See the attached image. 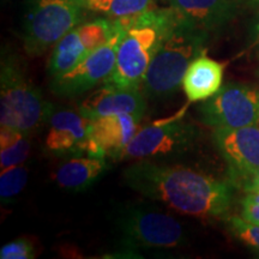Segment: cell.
<instances>
[{"instance_id":"2","label":"cell","mask_w":259,"mask_h":259,"mask_svg":"<svg viewBox=\"0 0 259 259\" xmlns=\"http://www.w3.org/2000/svg\"><path fill=\"white\" fill-rule=\"evenodd\" d=\"M178 14V12H177ZM209 35L191 27L178 15L163 32L160 46L149 66L142 92L151 100H164L183 87V78L192 60L205 51Z\"/></svg>"},{"instance_id":"4","label":"cell","mask_w":259,"mask_h":259,"mask_svg":"<svg viewBox=\"0 0 259 259\" xmlns=\"http://www.w3.org/2000/svg\"><path fill=\"white\" fill-rule=\"evenodd\" d=\"M177 11L151 9L150 24H134L126 28L116 53L115 66L103 84L120 89L139 90L153 58L160 46L161 36L177 21Z\"/></svg>"},{"instance_id":"12","label":"cell","mask_w":259,"mask_h":259,"mask_svg":"<svg viewBox=\"0 0 259 259\" xmlns=\"http://www.w3.org/2000/svg\"><path fill=\"white\" fill-rule=\"evenodd\" d=\"M92 119L78 111L59 108L53 111L48 120L45 149L52 156L87 154Z\"/></svg>"},{"instance_id":"14","label":"cell","mask_w":259,"mask_h":259,"mask_svg":"<svg viewBox=\"0 0 259 259\" xmlns=\"http://www.w3.org/2000/svg\"><path fill=\"white\" fill-rule=\"evenodd\" d=\"M77 111L92 120L116 113L132 114L142 120L147 111V99L139 90L120 89L103 84L101 88L77 103Z\"/></svg>"},{"instance_id":"27","label":"cell","mask_w":259,"mask_h":259,"mask_svg":"<svg viewBox=\"0 0 259 259\" xmlns=\"http://www.w3.org/2000/svg\"><path fill=\"white\" fill-rule=\"evenodd\" d=\"M258 76H259V71H258Z\"/></svg>"},{"instance_id":"21","label":"cell","mask_w":259,"mask_h":259,"mask_svg":"<svg viewBox=\"0 0 259 259\" xmlns=\"http://www.w3.org/2000/svg\"><path fill=\"white\" fill-rule=\"evenodd\" d=\"M227 225H228L229 231L238 240L259 253V225L247 222L238 216L229 219Z\"/></svg>"},{"instance_id":"22","label":"cell","mask_w":259,"mask_h":259,"mask_svg":"<svg viewBox=\"0 0 259 259\" xmlns=\"http://www.w3.org/2000/svg\"><path fill=\"white\" fill-rule=\"evenodd\" d=\"M36 257L35 246L27 238H19L5 244L0 250L2 259H32Z\"/></svg>"},{"instance_id":"9","label":"cell","mask_w":259,"mask_h":259,"mask_svg":"<svg viewBox=\"0 0 259 259\" xmlns=\"http://www.w3.org/2000/svg\"><path fill=\"white\" fill-rule=\"evenodd\" d=\"M116 29L108 41L96 48L92 54L60 76L52 78L51 92L58 97H77L95 88L108 78L115 66L116 53L126 29L114 18Z\"/></svg>"},{"instance_id":"11","label":"cell","mask_w":259,"mask_h":259,"mask_svg":"<svg viewBox=\"0 0 259 259\" xmlns=\"http://www.w3.org/2000/svg\"><path fill=\"white\" fill-rule=\"evenodd\" d=\"M114 18H97L78 24L67 32L54 46L47 63V73L51 78L72 70L92 54L115 31Z\"/></svg>"},{"instance_id":"1","label":"cell","mask_w":259,"mask_h":259,"mask_svg":"<svg viewBox=\"0 0 259 259\" xmlns=\"http://www.w3.org/2000/svg\"><path fill=\"white\" fill-rule=\"evenodd\" d=\"M130 189L183 215L215 219L228 212L234 185L192 168L139 160L122 173Z\"/></svg>"},{"instance_id":"16","label":"cell","mask_w":259,"mask_h":259,"mask_svg":"<svg viewBox=\"0 0 259 259\" xmlns=\"http://www.w3.org/2000/svg\"><path fill=\"white\" fill-rule=\"evenodd\" d=\"M225 65L200 54L192 60L183 78L184 93L190 102L205 101L221 89Z\"/></svg>"},{"instance_id":"26","label":"cell","mask_w":259,"mask_h":259,"mask_svg":"<svg viewBox=\"0 0 259 259\" xmlns=\"http://www.w3.org/2000/svg\"><path fill=\"white\" fill-rule=\"evenodd\" d=\"M250 6H254V8H259V0H245Z\"/></svg>"},{"instance_id":"5","label":"cell","mask_w":259,"mask_h":259,"mask_svg":"<svg viewBox=\"0 0 259 259\" xmlns=\"http://www.w3.org/2000/svg\"><path fill=\"white\" fill-rule=\"evenodd\" d=\"M114 225L121 244L130 248H174L187 242L183 223L143 203L119 206L114 213Z\"/></svg>"},{"instance_id":"8","label":"cell","mask_w":259,"mask_h":259,"mask_svg":"<svg viewBox=\"0 0 259 259\" xmlns=\"http://www.w3.org/2000/svg\"><path fill=\"white\" fill-rule=\"evenodd\" d=\"M200 121L213 130H233L259 124V88L229 82L198 108Z\"/></svg>"},{"instance_id":"20","label":"cell","mask_w":259,"mask_h":259,"mask_svg":"<svg viewBox=\"0 0 259 259\" xmlns=\"http://www.w3.org/2000/svg\"><path fill=\"white\" fill-rule=\"evenodd\" d=\"M28 169L24 164L2 169L0 174V199L3 204H11L24 189Z\"/></svg>"},{"instance_id":"3","label":"cell","mask_w":259,"mask_h":259,"mask_svg":"<svg viewBox=\"0 0 259 259\" xmlns=\"http://www.w3.org/2000/svg\"><path fill=\"white\" fill-rule=\"evenodd\" d=\"M54 106L29 79L15 54L3 52L0 64V125L32 135L48 124Z\"/></svg>"},{"instance_id":"6","label":"cell","mask_w":259,"mask_h":259,"mask_svg":"<svg viewBox=\"0 0 259 259\" xmlns=\"http://www.w3.org/2000/svg\"><path fill=\"white\" fill-rule=\"evenodd\" d=\"M88 11L85 0H29L23 23V47L36 58L77 27Z\"/></svg>"},{"instance_id":"23","label":"cell","mask_w":259,"mask_h":259,"mask_svg":"<svg viewBox=\"0 0 259 259\" xmlns=\"http://www.w3.org/2000/svg\"><path fill=\"white\" fill-rule=\"evenodd\" d=\"M241 218L259 225V192H248L241 202Z\"/></svg>"},{"instance_id":"24","label":"cell","mask_w":259,"mask_h":259,"mask_svg":"<svg viewBox=\"0 0 259 259\" xmlns=\"http://www.w3.org/2000/svg\"><path fill=\"white\" fill-rule=\"evenodd\" d=\"M248 46L251 50L259 51V14L255 16L248 34Z\"/></svg>"},{"instance_id":"25","label":"cell","mask_w":259,"mask_h":259,"mask_svg":"<svg viewBox=\"0 0 259 259\" xmlns=\"http://www.w3.org/2000/svg\"><path fill=\"white\" fill-rule=\"evenodd\" d=\"M245 191L246 192H259V174L251 180V183L246 186Z\"/></svg>"},{"instance_id":"18","label":"cell","mask_w":259,"mask_h":259,"mask_svg":"<svg viewBox=\"0 0 259 259\" xmlns=\"http://www.w3.org/2000/svg\"><path fill=\"white\" fill-rule=\"evenodd\" d=\"M30 135L17 130L0 127V168L24 164L30 153Z\"/></svg>"},{"instance_id":"17","label":"cell","mask_w":259,"mask_h":259,"mask_svg":"<svg viewBox=\"0 0 259 259\" xmlns=\"http://www.w3.org/2000/svg\"><path fill=\"white\" fill-rule=\"evenodd\" d=\"M108 169L106 157L77 155L59 164L54 180L61 189L82 192L92 187Z\"/></svg>"},{"instance_id":"7","label":"cell","mask_w":259,"mask_h":259,"mask_svg":"<svg viewBox=\"0 0 259 259\" xmlns=\"http://www.w3.org/2000/svg\"><path fill=\"white\" fill-rule=\"evenodd\" d=\"M183 115L184 111L139 128L116 160L157 161L186 154L196 143L198 131Z\"/></svg>"},{"instance_id":"15","label":"cell","mask_w":259,"mask_h":259,"mask_svg":"<svg viewBox=\"0 0 259 259\" xmlns=\"http://www.w3.org/2000/svg\"><path fill=\"white\" fill-rule=\"evenodd\" d=\"M169 4L191 27L210 35L235 15L236 0H169Z\"/></svg>"},{"instance_id":"19","label":"cell","mask_w":259,"mask_h":259,"mask_svg":"<svg viewBox=\"0 0 259 259\" xmlns=\"http://www.w3.org/2000/svg\"><path fill=\"white\" fill-rule=\"evenodd\" d=\"M154 0H85L88 11L108 18L136 16L153 8Z\"/></svg>"},{"instance_id":"10","label":"cell","mask_w":259,"mask_h":259,"mask_svg":"<svg viewBox=\"0 0 259 259\" xmlns=\"http://www.w3.org/2000/svg\"><path fill=\"white\" fill-rule=\"evenodd\" d=\"M212 139L228 168V180L245 190L259 174V124L233 130L216 128Z\"/></svg>"},{"instance_id":"13","label":"cell","mask_w":259,"mask_h":259,"mask_svg":"<svg viewBox=\"0 0 259 259\" xmlns=\"http://www.w3.org/2000/svg\"><path fill=\"white\" fill-rule=\"evenodd\" d=\"M137 116L116 113L93 119L87 155L115 158L141 128Z\"/></svg>"}]
</instances>
